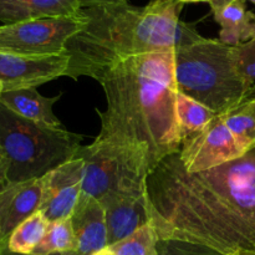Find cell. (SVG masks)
I'll list each match as a JSON object with an SVG mask.
<instances>
[{
  "label": "cell",
  "instance_id": "cell-1",
  "mask_svg": "<svg viewBox=\"0 0 255 255\" xmlns=\"http://www.w3.org/2000/svg\"><path fill=\"white\" fill-rule=\"evenodd\" d=\"M149 218L159 239H179L231 255L255 252V148L202 172L178 153L147 177Z\"/></svg>",
  "mask_w": 255,
  "mask_h": 255
},
{
  "label": "cell",
  "instance_id": "cell-2",
  "mask_svg": "<svg viewBox=\"0 0 255 255\" xmlns=\"http://www.w3.org/2000/svg\"><path fill=\"white\" fill-rule=\"evenodd\" d=\"M106 109L94 139L148 177L182 146L176 117L174 50L127 57L95 77Z\"/></svg>",
  "mask_w": 255,
  "mask_h": 255
},
{
  "label": "cell",
  "instance_id": "cell-3",
  "mask_svg": "<svg viewBox=\"0 0 255 255\" xmlns=\"http://www.w3.org/2000/svg\"><path fill=\"white\" fill-rule=\"evenodd\" d=\"M178 0H152L82 9L84 26L66 44L70 56L65 76L95 80L111 65L142 54L176 50L203 39L194 25L179 19Z\"/></svg>",
  "mask_w": 255,
  "mask_h": 255
},
{
  "label": "cell",
  "instance_id": "cell-4",
  "mask_svg": "<svg viewBox=\"0 0 255 255\" xmlns=\"http://www.w3.org/2000/svg\"><path fill=\"white\" fill-rule=\"evenodd\" d=\"M177 91L224 115L249 100L255 85L241 76L233 46L221 40L201 39L174 50Z\"/></svg>",
  "mask_w": 255,
  "mask_h": 255
},
{
  "label": "cell",
  "instance_id": "cell-5",
  "mask_svg": "<svg viewBox=\"0 0 255 255\" xmlns=\"http://www.w3.org/2000/svg\"><path fill=\"white\" fill-rule=\"evenodd\" d=\"M82 139L65 127L30 121L0 104V148L6 161V182L41 178L74 158Z\"/></svg>",
  "mask_w": 255,
  "mask_h": 255
},
{
  "label": "cell",
  "instance_id": "cell-6",
  "mask_svg": "<svg viewBox=\"0 0 255 255\" xmlns=\"http://www.w3.org/2000/svg\"><path fill=\"white\" fill-rule=\"evenodd\" d=\"M76 157L85 162L82 193L97 201L121 194H147V176L107 147L92 141L80 147Z\"/></svg>",
  "mask_w": 255,
  "mask_h": 255
},
{
  "label": "cell",
  "instance_id": "cell-7",
  "mask_svg": "<svg viewBox=\"0 0 255 255\" xmlns=\"http://www.w3.org/2000/svg\"><path fill=\"white\" fill-rule=\"evenodd\" d=\"M84 26V17H52L0 25V54L49 56L66 52V44Z\"/></svg>",
  "mask_w": 255,
  "mask_h": 255
},
{
  "label": "cell",
  "instance_id": "cell-8",
  "mask_svg": "<svg viewBox=\"0 0 255 255\" xmlns=\"http://www.w3.org/2000/svg\"><path fill=\"white\" fill-rule=\"evenodd\" d=\"M244 154L222 115L214 117L198 133L184 139L178 152L182 164L191 173L216 168Z\"/></svg>",
  "mask_w": 255,
  "mask_h": 255
},
{
  "label": "cell",
  "instance_id": "cell-9",
  "mask_svg": "<svg viewBox=\"0 0 255 255\" xmlns=\"http://www.w3.org/2000/svg\"><path fill=\"white\" fill-rule=\"evenodd\" d=\"M67 52L49 56H15L0 54V82L4 91L36 89L65 76L69 67Z\"/></svg>",
  "mask_w": 255,
  "mask_h": 255
},
{
  "label": "cell",
  "instance_id": "cell-10",
  "mask_svg": "<svg viewBox=\"0 0 255 255\" xmlns=\"http://www.w3.org/2000/svg\"><path fill=\"white\" fill-rule=\"evenodd\" d=\"M85 162L75 156L45 174V196L40 212L49 222L71 218L82 192Z\"/></svg>",
  "mask_w": 255,
  "mask_h": 255
},
{
  "label": "cell",
  "instance_id": "cell-11",
  "mask_svg": "<svg viewBox=\"0 0 255 255\" xmlns=\"http://www.w3.org/2000/svg\"><path fill=\"white\" fill-rule=\"evenodd\" d=\"M45 196V177L6 182L0 187V228L5 238L20 223L40 211Z\"/></svg>",
  "mask_w": 255,
  "mask_h": 255
},
{
  "label": "cell",
  "instance_id": "cell-12",
  "mask_svg": "<svg viewBox=\"0 0 255 255\" xmlns=\"http://www.w3.org/2000/svg\"><path fill=\"white\" fill-rule=\"evenodd\" d=\"M76 249L64 255H92L109 247L105 208L94 197L82 193L71 216Z\"/></svg>",
  "mask_w": 255,
  "mask_h": 255
},
{
  "label": "cell",
  "instance_id": "cell-13",
  "mask_svg": "<svg viewBox=\"0 0 255 255\" xmlns=\"http://www.w3.org/2000/svg\"><path fill=\"white\" fill-rule=\"evenodd\" d=\"M100 202L105 208L109 247L124 241L138 228L151 223L148 192L144 196H112Z\"/></svg>",
  "mask_w": 255,
  "mask_h": 255
},
{
  "label": "cell",
  "instance_id": "cell-14",
  "mask_svg": "<svg viewBox=\"0 0 255 255\" xmlns=\"http://www.w3.org/2000/svg\"><path fill=\"white\" fill-rule=\"evenodd\" d=\"M81 0H0V22L14 24L52 17H80Z\"/></svg>",
  "mask_w": 255,
  "mask_h": 255
},
{
  "label": "cell",
  "instance_id": "cell-15",
  "mask_svg": "<svg viewBox=\"0 0 255 255\" xmlns=\"http://www.w3.org/2000/svg\"><path fill=\"white\" fill-rule=\"evenodd\" d=\"M61 95L54 97L42 96L36 89H21L2 91L0 104L14 114L51 127H64L61 121L55 116L52 106L60 100Z\"/></svg>",
  "mask_w": 255,
  "mask_h": 255
},
{
  "label": "cell",
  "instance_id": "cell-16",
  "mask_svg": "<svg viewBox=\"0 0 255 255\" xmlns=\"http://www.w3.org/2000/svg\"><path fill=\"white\" fill-rule=\"evenodd\" d=\"M212 12L221 25L219 40L223 44L237 46L255 36V15L247 9L246 0H234Z\"/></svg>",
  "mask_w": 255,
  "mask_h": 255
},
{
  "label": "cell",
  "instance_id": "cell-17",
  "mask_svg": "<svg viewBox=\"0 0 255 255\" xmlns=\"http://www.w3.org/2000/svg\"><path fill=\"white\" fill-rule=\"evenodd\" d=\"M216 116L208 107L177 91L176 117L182 142L202 131Z\"/></svg>",
  "mask_w": 255,
  "mask_h": 255
},
{
  "label": "cell",
  "instance_id": "cell-18",
  "mask_svg": "<svg viewBox=\"0 0 255 255\" xmlns=\"http://www.w3.org/2000/svg\"><path fill=\"white\" fill-rule=\"evenodd\" d=\"M226 126L232 132L244 153L255 148V100L246 102L222 115Z\"/></svg>",
  "mask_w": 255,
  "mask_h": 255
},
{
  "label": "cell",
  "instance_id": "cell-19",
  "mask_svg": "<svg viewBox=\"0 0 255 255\" xmlns=\"http://www.w3.org/2000/svg\"><path fill=\"white\" fill-rule=\"evenodd\" d=\"M50 222L45 218L41 212H36L20 223L7 239V249L17 254H32L42 241L49 228Z\"/></svg>",
  "mask_w": 255,
  "mask_h": 255
},
{
  "label": "cell",
  "instance_id": "cell-20",
  "mask_svg": "<svg viewBox=\"0 0 255 255\" xmlns=\"http://www.w3.org/2000/svg\"><path fill=\"white\" fill-rule=\"evenodd\" d=\"M76 238L71 218L50 222L46 234L31 255L66 254L75 252Z\"/></svg>",
  "mask_w": 255,
  "mask_h": 255
},
{
  "label": "cell",
  "instance_id": "cell-21",
  "mask_svg": "<svg viewBox=\"0 0 255 255\" xmlns=\"http://www.w3.org/2000/svg\"><path fill=\"white\" fill-rule=\"evenodd\" d=\"M158 242L156 229L148 223L109 248L117 255H157Z\"/></svg>",
  "mask_w": 255,
  "mask_h": 255
},
{
  "label": "cell",
  "instance_id": "cell-22",
  "mask_svg": "<svg viewBox=\"0 0 255 255\" xmlns=\"http://www.w3.org/2000/svg\"><path fill=\"white\" fill-rule=\"evenodd\" d=\"M157 255H227L211 247L179 239H159Z\"/></svg>",
  "mask_w": 255,
  "mask_h": 255
},
{
  "label": "cell",
  "instance_id": "cell-23",
  "mask_svg": "<svg viewBox=\"0 0 255 255\" xmlns=\"http://www.w3.org/2000/svg\"><path fill=\"white\" fill-rule=\"evenodd\" d=\"M234 62L243 79L254 84L255 81V36L249 41L233 46Z\"/></svg>",
  "mask_w": 255,
  "mask_h": 255
},
{
  "label": "cell",
  "instance_id": "cell-24",
  "mask_svg": "<svg viewBox=\"0 0 255 255\" xmlns=\"http://www.w3.org/2000/svg\"><path fill=\"white\" fill-rule=\"evenodd\" d=\"M84 9L96 6H111V5H121L128 2V0H81Z\"/></svg>",
  "mask_w": 255,
  "mask_h": 255
},
{
  "label": "cell",
  "instance_id": "cell-25",
  "mask_svg": "<svg viewBox=\"0 0 255 255\" xmlns=\"http://www.w3.org/2000/svg\"><path fill=\"white\" fill-rule=\"evenodd\" d=\"M6 183V161L4 153L0 148V187Z\"/></svg>",
  "mask_w": 255,
  "mask_h": 255
},
{
  "label": "cell",
  "instance_id": "cell-26",
  "mask_svg": "<svg viewBox=\"0 0 255 255\" xmlns=\"http://www.w3.org/2000/svg\"><path fill=\"white\" fill-rule=\"evenodd\" d=\"M232 1H234V0H208V2H207V4H209L212 11H214V10L221 9V7H223V6H226V5L231 4Z\"/></svg>",
  "mask_w": 255,
  "mask_h": 255
},
{
  "label": "cell",
  "instance_id": "cell-27",
  "mask_svg": "<svg viewBox=\"0 0 255 255\" xmlns=\"http://www.w3.org/2000/svg\"><path fill=\"white\" fill-rule=\"evenodd\" d=\"M6 248H7V238H5V236L1 232V228H0V253Z\"/></svg>",
  "mask_w": 255,
  "mask_h": 255
},
{
  "label": "cell",
  "instance_id": "cell-28",
  "mask_svg": "<svg viewBox=\"0 0 255 255\" xmlns=\"http://www.w3.org/2000/svg\"><path fill=\"white\" fill-rule=\"evenodd\" d=\"M92 255H117V254L115 253V252H112L111 249H110L109 247H107V248H104V249H101V251L96 252V253H95V254H92Z\"/></svg>",
  "mask_w": 255,
  "mask_h": 255
},
{
  "label": "cell",
  "instance_id": "cell-29",
  "mask_svg": "<svg viewBox=\"0 0 255 255\" xmlns=\"http://www.w3.org/2000/svg\"><path fill=\"white\" fill-rule=\"evenodd\" d=\"M181 4H197V2H208V0H178Z\"/></svg>",
  "mask_w": 255,
  "mask_h": 255
},
{
  "label": "cell",
  "instance_id": "cell-30",
  "mask_svg": "<svg viewBox=\"0 0 255 255\" xmlns=\"http://www.w3.org/2000/svg\"><path fill=\"white\" fill-rule=\"evenodd\" d=\"M0 255H26V254H17V253H12V252H10L9 249H4V251L1 252V253H0ZM29 255H31V254H29ZM52 255H64V254H52Z\"/></svg>",
  "mask_w": 255,
  "mask_h": 255
},
{
  "label": "cell",
  "instance_id": "cell-31",
  "mask_svg": "<svg viewBox=\"0 0 255 255\" xmlns=\"http://www.w3.org/2000/svg\"><path fill=\"white\" fill-rule=\"evenodd\" d=\"M231 255H255V252H248V251H242L238 252V253H234Z\"/></svg>",
  "mask_w": 255,
  "mask_h": 255
},
{
  "label": "cell",
  "instance_id": "cell-32",
  "mask_svg": "<svg viewBox=\"0 0 255 255\" xmlns=\"http://www.w3.org/2000/svg\"><path fill=\"white\" fill-rule=\"evenodd\" d=\"M2 91H4V87H2V84L0 82V95L2 94Z\"/></svg>",
  "mask_w": 255,
  "mask_h": 255
},
{
  "label": "cell",
  "instance_id": "cell-33",
  "mask_svg": "<svg viewBox=\"0 0 255 255\" xmlns=\"http://www.w3.org/2000/svg\"><path fill=\"white\" fill-rule=\"evenodd\" d=\"M249 1H252V2H254V4H255V0H249Z\"/></svg>",
  "mask_w": 255,
  "mask_h": 255
},
{
  "label": "cell",
  "instance_id": "cell-34",
  "mask_svg": "<svg viewBox=\"0 0 255 255\" xmlns=\"http://www.w3.org/2000/svg\"><path fill=\"white\" fill-rule=\"evenodd\" d=\"M254 100H255V97H254Z\"/></svg>",
  "mask_w": 255,
  "mask_h": 255
}]
</instances>
